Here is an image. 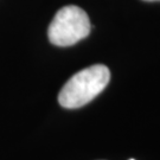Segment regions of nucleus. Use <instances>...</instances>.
Listing matches in <instances>:
<instances>
[{"label":"nucleus","mask_w":160,"mask_h":160,"mask_svg":"<svg viewBox=\"0 0 160 160\" xmlns=\"http://www.w3.org/2000/svg\"><path fill=\"white\" fill-rule=\"evenodd\" d=\"M143 1H160V0H143Z\"/></svg>","instance_id":"nucleus-3"},{"label":"nucleus","mask_w":160,"mask_h":160,"mask_svg":"<svg viewBox=\"0 0 160 160\" xmlns=\"http://www.w3.org/2000/svg\"><path fill=\"white\" fill-rule=\"evenodd\" d=\"M129 160H135V159H129Z\"/></svg>","instance_id":"nucleus-4"},{"label":"nucleus","mask_w":160,"mask_h":160,"mask_svg":"<svg viewBox=\"0 0 160 160\" xmlns=\"http://www.w3.org/2000/svg\"><path fill=\"white\" fill-rule=\"evenodd\" d=\"M90 20L81 7H62L50 23L48 36L53 45L70 46L84 39L90 33Z\"/></svg>","instance_id":"nucleus-2"},{"label":"nucleus","mask_w":160,"mask_h":160,"mask_svg":"<svg viewBox=\"0 0 160 160\" xmlns=\"http://www.w3.org/2000/svg\"><path fill=\"white\" fill-rule=\"evenodd\" d=\"M110 80V71L103 64H95L75 74L58 95L59 104L68 109L81 108L102 92Z\"/></svg>","instance_id":"nucleus-1"}]
</instances>
